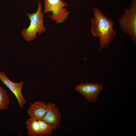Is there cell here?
I'll use <instances>...</instances> for the list:
<instances>
[{"instance_id":"cell-8","label":"cell","mask_w":136,"mask_h":136,"mask_svg":"<svg viewBox=\"0 0 136 136\" xmlns=\"http://www.w3.org/2000/svg\"><path fill=\"white\" fill-rule=\"evenodd\" d=\"M47 106L45 103L37 101L32 104L27 110V113L30 118L37 120H42L45 115Z\"/></svg>"},{"instance_id":"cell-9","label":"cell","mask_w":136,"mask_h":136,"mask_svg":"<svg viewBox=\"0 0 136 136\" xmlns=\"http://www.w3.org/2000/svg\"><path fill=\"white\" fill-rule=\"evenodd\" d=\"M27 134L30 136H39V124L38 120L30 118L26 122Z\"/></svg>"},{"instance_id":"cell-1","label":"cell","mask_w":136,"mask_h":136,"mask_svg":"<svg viewBox=\"0 0 136 136\" xmlns=\"http://www.w3.org/2000/svg\"><path fill=\"white\" fill-rule=\"evenodd\" d=\"M92 10L94 17L91 20V32L98 38L100 49H106L116 35V31L113 28L114 23L100 9L95 7Z\"/></svg>"},{"instance_id":"cell-11","label":"cell","mask_w":136,"mask_h":136,"mask_svg":"<svg viewBox=\"0 0 136 136\" xmlns=\"http://www.w3.org/2000/svg\"><path fill=\"white\" fill-rule=\"evenodd\" d=\"M39 124V136H49L55 130L52 126L42 120H38Z\"/></svg>"},{"instance_id":"cell-10","label":"cell","mask_w":136,"mask_h":136,"mask_svg":"<svg viewBox=\"0 0 136 136\" xmlns=\"http://www.w3.org/2000/svg\"><path fill=\"white\" fill-rule=\"evenodd\" d=\"M10 103V98L6 90L1 86L0 84V110L7 109Z\"/></svg>"},{"instance_id":"cell-4","label":"cell","mask_w":136,"mask_h":136,"mask_svg":"<svg viewBox=\"0 0 136 136\" xmlns=\"http://www.w3.org/2000/svg\"><path fill=\"white\" fill-rule=\"evenodd\" d=\"M44 14L51 12L49 17L56 23L65 21L68 18L70 11L66 7L67 4L61 0H45Z\"/></svg>"},{"instance_id":"cell-12","label":"cell","mask_w":136,"mask_h":136,"mask_svg":"<svg viewBox=\"0 0 136 136\" xmlns=\"http://www.w3.org/2000/svg\"><path fill=\"white\" fill-rule=\"evenodd\" d=\"M35 1H39L40 0H34Z\"/></svg>"},{"instance_id":"cell-3","label":"cell","mask_w":136,"mask_h":136,"mask_svg":"<svg viewBox=\"0 0 136 136\" xmlns=\"http://www.w3.org/2000/svg\"><path fill=\"white\" fill-rule=\"evenodd\" d=\"M121 29L129 36L133 44L136 43V0H133L129 9H126L118 19Z\"/></svg>"},{"instance_id":"cell-6","label":"cell","mask_w":136,"mask_h":136,"mask_svg":"<svg viewBox=\"0 0 136 136\" xmlns=\"http://www.w3.org/2000/svg\"><path fill=\"white\" fill-rule=\"evenodd\" d=\"M102 88L101 85L88 83L81 84L76 87V90L88 102L96 101Z\"/></svg>"},{"instance_id":"cell-2","label":"cell","mask_w":136,"mask_h":136,"mask_svg":"<svg viewBox=\"0 0 136 136\" xmlns=\"http://www.w3.org/2000/svg\"><path fill=\"white\" fill-rule=\"evenodd\" d=\"M37 4L38 7L36 12L27 13L30 20V25L27 28H23L21 32L24 40L27 42L33 41L34 39L37 38V33L40 35L46 30L43 25L44 14L42 11L41 3L39 1Z\"/></svg>"},{"instance_id":"cell-13","label":"cell","mask_w":136,"mask_h":136,"mask_svg":"<svg viewBox=\"0 0 136 136\" xmlns=\"http://www.w3.org/2000/svg\"><path fill=\"white\" fill-rule=\"evenodd\" d=\"M62 1H64L65 0H61Z\"/></svg>"},{"instance_id":"cell-7","label":"cell","mask_w":136,"mask_h":136,"mask_svg":"<svg viewBox=\"0 0 136 136\" xmlns=\"http://www.w3.org/2000/svg\"><path fill=\"white\" fill-rule=\"evenodd\" d=\"M46 113L42 120L56 129L60 123L61 115L58 107L53 103H48Z\"/></svg>"},{"instance_id":"cell-5","label":"cell","mask_w":136,"mask_h":136,"mask_svg":"<svg viewBox=\"0 0 136 136\" xmlns=\"http://www.w3.org/2000/svg\"><path fill=\"white\" fill-rule=\"evenodd\" d=\"M0 80L15 95L18 100L19 107L23 108L26 103V101L22 93L24 83L23 82L18 83L12 82L4 72H0Z\"/></svg>"}]
</instances>
